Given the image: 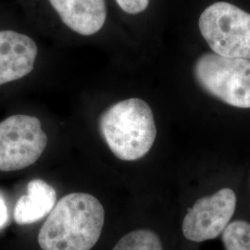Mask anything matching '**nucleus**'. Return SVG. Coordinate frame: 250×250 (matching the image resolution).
Masks as SVG:
<instances>
[{
  "label": "nucleus",
  "instance_id": "f257e3e1",
  "mask_svg": "<svg viewBox=\"0 0 250 250\" xmlns=\"http://www.w3.org/2000/svg\"><path fill=\"white\" fill-rule=\"evenodd\" d=\"M105 211L97 197L86 193L63 197L38 233L42 250H90L99 241Z\"/></svg>",
  "mask_w": 250,
  "mask_h": 250
},
{
  "label": "nucleus",
  "instance_id": "f03ea898",
  "mask_svg": "<svg viewBox=\"0 0 250 250\" xmlns=\"http://www.w3.org/2000/svg\"><path fill=\"white\" fill-rule=\"evenodd\" d=\"M99 129L110 151L125 161L143 158L157 135L152 109L140 99H125L108 107L100 117Z\"/></svg>",
  "mask_w": 250,
  "mask_h": 250
},
{
  "label": "nucleus",
  "instance_id": "7ed1b4c3",
  "mask_svg": "<svg viewBox=\"0 0 250 250\" xmlns=\"http://www.w3.org/2000/svg\"><path fill=\"white\" fill-rule=\"evenodd\" d=\"M197 83L210 96L240 108H250V60L202 54L194 65Z\"/></svg>",
  "mask_w": 250,
  "mask_h": 250
},
{
  "label": "nucleus",
  "instance_id": "20e7f679",
  "mask_svg": "<svg viewBox=\"0 0 250 250\" xmlns=\"http://www.w3.org/2000/svg\"><path fill=\"white\" fill-rule=\"evenodd\" d=\"M199 30L214 53L250 60V14L227 2H216L202 12Z\"/></svg>",
  "mask_w": 250,
  "mask_h": 250
},
{
  "label": "nucleus",
  "instance_id": "39448f33",
  "mask_svg": "<svg viewBox=\"0 0 250 250\" xmlns=\"http://www.w3.org/2000/svg\"><path fill=\"white\" fill-rule=\"evenodd\" d=\"M47 135L37 117L16 114L0 123V171L22 170L45 151Z\"/></svg>",
  "mask_w": 250,
  "mask_h": 250
},
{
  "label": "nucleus",
  "instance_id": "423d86ee",
  "mask_svg": "<svg viewBox=\"0 0 250 250\" xmlns=\"http://www.w3.org/2000/svg\"><path fill=\"white\" fill-rule=\"evenodd\" d=\"M236 207V196L230 188L198 199L188 210L183 223L185 237L203 242L218 237L230 223Z\"/></svg>",
  "mask_w": 250,
  "mask_h": 250
},
{
  "label": "nucleus",
  "instance_id": "0eeeda50",
  "mask_svg": "<svg viewBox=\"0 0 250 250\" xmlns=\"http://www.w3.org/2000/svg\"><path fill=\"white\" fill-rule=\"evenodd\" d=\"M37 54V45L30 36L10 30L0 31V85L31 73Z\"/></svg>",
  "mask_w": 250,
  "mask_h": 250
},
{
  "label": "nucleus",
  "instance_id": "6e6552de",
  "mask_svg": "<svg viewBox=\"0 0 250 250\" xmlns=\"http://www.w3.org/2000/svg\"><path fill=\"white\" fill-rule=\"evenodd\" d=\"M63 23L81 36H93L107 19L106 0H48Z\"/></svg>",
  "mask_w": 250,
  "mask_h": 250
},
{
  "label": "nucleus",
  "instance_id": "1a4fd4ad",
  "mask_svg": "<svg viewBox=\"0 0 250 250\" xmlns=\"http://www.w3.org/2000/svg\"><path fill=\"white\" fill-rule=\"evenodd\" d=\"M57 201V193L51 186L41 179L32 180L27 186V194L19 198L14 220L21 225L40 221L49 214Z\"/></svg>",
  "mask_w": 250,
  "mask_h": 250
},
{
  "label": "nucleus",
  "instance_id": "9d476101",
  "mask_svg": "<svg viewBox=\"0 0 250 250\" xmlns=\"http://www.w3.org/2000/svg\"><path fill=\"white\" fill-rule=\"evenodd\" d=\"M112 250H163L159 236L148 230H136L125 234Z\"/></svg>",
  "mask_w": 250,
  "mask_h": 250
},
{
  "label": "nucleus",
  "instance_id": "9b49d317",
  "mask_svg": "<svg viewBox=\"0 0 250 250\" xmlns=\"http://www.w3.org/2000/svg\"><path fill=\"white\" fill-rule=\"evenodd\" d=\"M226 250H250V224L236 221L228 224L223 232Z\"/></svg>",
  "mask_w": 250,
  "mask_h": 250
},
{
  "label": "nucleus",
  "instance_id": "f8f14e48",
  "mask_svg": "<svg viewBox=\"0 0 250 250\" xmlns=\"http://www.w3.org/2000/svg\"><path fill=\"white\" fill-rule=\"evenodd\" d=\"M118 6L128 14H138L146 10L149 0H115Z\"/></svg>",
  "mask_w": 250,
  "mask_h": 250
},
{
  "label": "nucleus",
  "instance_id": "ddd939ff",
  "mask_svg": "<svg viewBox=\"0 0 250 250\" xmlns=\"http://www.w3.org/2000/svg\"><path fill=\"white\" fill-rule=\"evenodd\" d=\"M8 208L6 205L5 199L0 195V230L3 229L8 223Z\"/></svg>",
  "mask_w": 250,
  "mask_h": 250
}]
</instances>
